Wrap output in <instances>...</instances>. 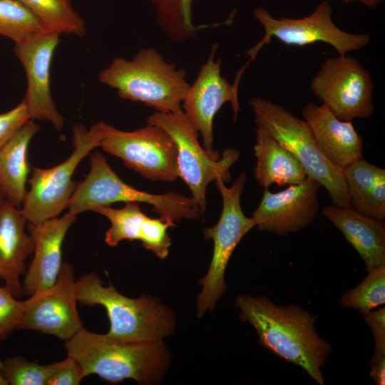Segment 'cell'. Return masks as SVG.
Returning a JSON list of instances; mask_svg holds the SVG:
<instances>
[{"label": "cell", "instance_id": "obj_13", "mask_svg": "<svg viewBox=\"0 0 385 385\" xmlns=\"http://www.w3.org/2000/svg\"><path fill=\"white\" fill-rule=\"evenodd\" d=\"M217 45L212 46L193 83L190 85L182 103V110L202 137V145L215 159L220 155L213 149V119L225 103H230L235 120L240 110L238 91L246 63L231 83L221 75V59H215Z\"/></svg>", "mask_w": 385, "mask_h": 385}, {"label": "cell", "instance_id": "obj_23", "mask_svg": "<svg viewBox=\"0 0 385 385\" xmlns=\"http://www.w3.org/2000/svg\"><path fill=\"white\" fill-rule=\"evenodd\" d=\"M39 129L38 124L29 120L0 150V187L6 200L18 207L27 192L29 146Z\"/></svg>", "mask_w": 385, "mask_h": 385}, {"label": "cell", "instance_id": "obj_5", "mask_svg": "<svg viewBox=\"0 0 385 385\" xmlns=\"http://www.w3.org/2000/svg\"><path fill=\"white\" fill-rule=\"evenodd\" d=\"M257 127L263 128L300 163L308 177L324 188L333 205L350 207L343 169L318 146L309 126L284 107L260 97L249 101Z\"/></svg>", "mask_w": 385, "mask_h": 385}, {"label": "cell", "instance_id": "obj_16", "mask_svg": "<svg viewBox=\"0 0 385 385\" xmlns=\"http://www.w3.org/2000/svg\"><path fill=\"white\" fill-rule=\"evenodd\" d=\"M321 187L307 176L302 182L277 192L265 188L252 216L257 230L284 236L307 227L319 210L317 195Z\"/></svg>", "mask_w": 385, "mask_h": 385}, {"label": "cell", "instance_id": "obj_35", "mask_svg": "<svg viewBox=\"0 0 385 385\" xmlns=\"http://www.w3.org/2000/svg\"><path fill=\"white\" fill-rule=\"evenodd\" d=\"M3 362L0 361V385H8L2 374Z\"/></svg>", "mask_w": 385, "mask_h": 385}, {"label": "cell", "instance_id": "obj_14", "mask_svg": "<svg viewBox=\"0 0 385 385\" xmlns=\"http://www.w3.org/2000/svg\"><path fill=\"white\" fill-rule=\"evenodd\" d=\"M74 269L63 263L54 284L26 299V307L18 330L38 331L66 342L83 326L77 310Z\"/></svg>", "mask_w": 385, "mask_h": 385}, {"label": "cell", "instance_id": "obj_27", "mask_svg": "<svg viewBox=\"0 0 385 385\" xmlns=\"http://www.w3.org/2000/svg\"><path fill=\"white\" fill-rule=\"evenodd\" d=\"M367 272L362 282L339 300L342 307L356 309L362 315L385 303V265Z\"/></svg>", "mask_w": 385, "mask_h": 385}, {"label": "cell", "instance_id": "obj_12", "mask_svg": "<svg viewBox=\"0 0 385 385\" xmlns=\"http://www.w3.org/2000/svg\"><path fill=\"white\" fill-rule=\"evenodd\" d=\"M374 83L370 73L354 57L339 55L324 61L311 81V90L339 119L372 115Z\"/></svg>", "mask_w": 385, "mask_h": 385}, {"label": "cell", "instance_id": "obj_25", "mask_svg": "<svg viewBox=\"0 0 385 385\" xmlns=\"http://www.w3.org/2000/svg\"><path fill=\"white\" fill-rule=\"evenodd\" d=\"M35 16L45 32L86 34V24L70 0H18Z\"/></svg>", "mask_w": 385, "mask_h": 385}, {"label": "cell", "instance_id": "obj_24", "mask_svg": "<svg viewBox=\"0 0 385 385\" xmlns=\"http://www.w3.org/2000/svg\"><path fill=\"white\" fill-rule=\"evenodd\" d=\"M350 207L367 216L385 218V169L359 158L343 169Z\"/></svg>", "mask_w": 385, "mask_h": 385}, {"label": "cell", "instance_id": "obj_9", "mask_svg": "<svg viewBox=\"0 0 385 385\" xmlns=\"http://www.w3.org/2000/svg\"><path fill=\"white\" fill-rule=\"evenodd\" d=\"M147 125L160 127L175 142L179 178L188 186L192 197L203 213L207 207V185L218 178L229 182L230 169L240 158V153L227 148L219 159H215L200 145L199 133L183 110L173 113L155 111L147 118Z\"/></svg>", "mask_w": 385, "mask_h": 385}, {"label": "cell", "instance_id": "obj_17", "mask_svg": "<svg viewBox=\"0 0 385 385\" xmlns=\"http://www.w3.org/2000/svg\"><path fill=\"white\" fill-rule=\"evenodd\" d=\"M76 216L66 213L41 223L28 225L34 243V257L22 282L24 294H38L56 282L62 266V245Z\"/></svg>", "mask_w": 385, "mask_h": 385}, {"label": "cell", "instance_id": "obj_32", "mask_svg": "<svg viewBox=\"0 0 385 385\" xmlns=\"http://www.w3.org/2000/svg\"><path fill=\"white\" fill-rule=\"evenodd\" d=\"M29 120L24 101L11 110L0 113V150Z\"/></svg>", "mask_w": 385, "mask_h": 385}, {"label": "cell", "instance_id": "obj_11", "mask_svg": "<svg viewBox=\"0 0 385 385\" xmlns=\"http://www.w3.org/2000/svg\"><path fill=\"white\" fill-rule=\"evenodd\" d=\"M100 147L150 181L169 183L179 178L176 145L160 127L124 131L105 123Z\"/></svg>", "mask_w": 385, "mask_h": 385}, {"label": "cell", "instance_id": "obj_8", "mask_svg": "<svg viewBox=\"0 0 385 385\" xmlns=\"http://www.w3.org/2000/svg\"><path fill=\"white\" fill-rule=\"evenodd\" d=\"M246 181L243 172L230 187L220 178L215 181L222 196V208L217 224L203 230L205 238L213 241V252L208 272L199 281L202 289L197 302V317L212 310L227 291L224 276L228 262L242 237L255 227L253 218L246 217L241 207Z\"/></svg>", "mask_w": 385, "mask_h": 385}, {"label": "cell", "instance_id": "obj_33", "mask_svg": "<svg viewBox=\"0 0 385 385\" xmlns=\"http://www.w3.org/2000/svg\"><path fill=\"white\" fill-rule=\"evenodd\" d=\"M84 378L83 370L78 361L71 356L67 357L59 362L47 385H78Z\"/></svg>", "mask_w": 385, "mask_h": 385}, {"label": "cell", "instance_id": "obj_36", "mask_svg": "<svg viewBox=\"0 0 385 385\" xmlns=\"http://www.w3.org/2000/svg\"><path fill=\"white\" fill-rule=\"evenodd\" d=\"M6 200L5 195L0 187V206L3 203V202Z\"/></svg>", "mask_w": 385, "mask_h": 385}, {"label": "cell", "instance_id": "obj_30", "mask_svg": "<svg viewBox=\"0 0 385 385\" xmlns=\"http://www.w3.org/2000/svg\"><path fill=\"white\" fill-rule=\"evenodd\" d=\"M365 322L373 333L375 347L369 365L370 376L376 385L385 384V307L363 315Z\"/></svg>", "mask_w": 385, "mask_h": 385}, {"label": "cell", "instance_id": "obj_26", "mask_svg": "<svg viewBox=\"0 0 385 385\" xmlns=\"http://www.w3.org/2000/svg\"><path fill=\"white\" fill-rule=\"evenodd\" d=\"M194 0H151L157 21L173 41L183 43L195 36L203 26L193 23Z\"/></svg>", "mask_w": 385, "mask_h": 385}, {"label": "cell", "instance_id": "obj_19", "mask_svg": "<svg viewBox=\"0 0 385 385\" xmlns=\"http://www.w3.org/2000/svg\"><path fill=\"white\" fill-rule=\"evenodd\" d=\"M302 115L323 154L344 169L362 157L363 140L351 121L339 119L324 104L307 103Z\"/></svg>", "mask_w": 385, "mask_h": 385}, {"label": "cell", "instance_id": "obj_21", "mask_svg": "<svg viewBox=\"0 0 385 385\" xmlns=\"http://www.w3.org/2000/svg\"><path fill=\"white\" fill-rule=\"evenodd\" d=\"M322 214L344 235L365 264V269L385 265V224L351 207L329 205Z\"/></svg>", "mask_w": 385, "mask_h": 385}, {"label": "cell", "instance_id": "obj_7", "mask_svg": "<svg viewBox=\"0 0 385 385\" xmlns=\"http://www.w3.org/2000/svg\"><path fill=\"white\" fill-rule=\"evenodd\" d=\"M104 123L100 121L88 130L82 124L74 125L70 156L53 168H34L22 202L21 211L27 222L36 225L58 217L68 208L77 185L72 180L73 173L84 158L100 147Z\"/></svg>", "mask_w": 385, "mask_h": 385}, {"label": "cell", "instance_id": "obj_4", "mask_svg": "<svg viewBox=\"0 0 385 385\" xmlns=\"http://www.w3.org/2000/svg\"><path fill=\"white\" fill-rule=\"evenodd\" d=\"M77 301L83 305H101L106 310L109 337L123 342L162 341L175 327L173 312L158 298L142 295L130 298L111 284L104 287L96 272L83 274L75 283Z\"/></svg>", "mask_w": 385, "mask_h": 385}, {"label": "cell", "instance_id": "obj_2", "mask_svg": "<svg viewBox=\"0 0 385 385\" xmlns=\"http://www.w3.org/2000/svg\"><path fill=\"white\" fill-rule=\"evenodd\" d=\"M64 346L67 356L81 366L84 377L96 374L111 383L132 379L139 384H156L169 364V353L163 340L123 342L83 327L65 342Z\"/></svg>", "mask_w": 385, "mask_h": 385}, {"label": "cell", "instance_id": "obj_3", "mask_svg": "<svg viewBox=\"0 0 385 385\" xmlns=\"http://www.w3.org/2000/svg\"><path fill=\"white\" fill-rule=\"evenodd\" d=\"M98 80L121 98L143 103L162 113L182 110L190 86L185 71L167 62L153 48L140 49L130 60L115 58L100 71Z\"/></svg>", "mask_w": 385, "mask_h": 385}, {"label": "cell", "instance_id": "obj_34", "mask_svg": "<svg viewBox=\"0 0 385 385\" xmlns=\"http://www.w3.org/2000/svg\"><path fill=\"white\" fill-rule=\"evenodd\" d=\"M341 1L343 3L359 1L371 8H375L383 1V0H341Z\"/></svg>", "mask_w": 385, "mask_h": 385}, {"label": "cell", "instance_id": "obj_1", "mask_svg": "<svg viewBox=\"0 0 385 385\" xmlns=\"http://www.w3.org/2000/svg\"><path fill=\"white\" fill-rule=\"evenodd\" d=\"M235 305L240 319L256 329L261 346L302 368L317 384H324L322 368L332 347L318 335L314 315L295 304L276 305L265 296L241 294Z\"/></svg>", "mask_w": 385, "mask_h": 385}, {"label": "cell", "instance_id": "obj_10", "mask_svg": "<svg viewBox=\"0 0 385 385\" xmlns=\"http://www.w3.org/2000/svg\"><path fill=\"white\" fill-rule=\"evenodd\" d=\"M253 15L263 26L265 35L247 51L250 57L247 64L255 61L258 52L269 44L273 37L285 44L299 46L326 43L339 55L360 50L371 40L368 34H351L339 29L332 20V8L327 0L319 4L310 15L301 19H277L261 7L255 9Z\"/></svg>", "mask_w": 385, "mask_h": 385}, {"label": "cell", "instance_id": "obj_15", "mask_svg": "<svg viewBox=\"0 0 385 385\" xmlns=\"http://www.w3.org/2000/svg\"><path fill=\"white\" fill-rule=\"evenodd\" d=\"M60 34L39 31L15 43L14 53L24 68L27 89L24 101L30 118L49 121L56 130L63 125L51 93V65Z\"/></svg>", "mask_w": 385, "mask_h": 385}, {"label": "cell", "instance_id": "obj_20", "mask_svg": "<svg viewBox=\"0 0 385 385\" xmlns=\"http://www.w3.org/2000/svg\"><path fill=\"white\" fill-rule=\"evenodd\" d=\"M26 220L21 210L5 200L0 206V277L16 297L24 294L20 277L26 269L25 262L34 252V243L26 232Z\"/></svg>", "mask_w": 385, "mask_h": 385}, {"label": "cell", "instance_id": "obj_29", "mask_svg": "<svg viewBox=\"0 0 385 385\" xmlns=\"http://www.w3.org/2000/svg\"><path fill=\"white\" fill-rule=\"evenodd\" d=\"M56 366V362L42 365L22 356H14L3 362L2 374L8 384L47 385Z\"/></svg>", "mask_w": 385, "mask_h": 385}, {"label": "cell", "instance_id": "obj_6", "mask_svg": "<svg viewBox=\"0 0 385 385\" xmlns=\"http://www.w3.org/2000/svg\"><path fill=\"white\" fill-rule=\"evenodd\" d=\"M91 169L84 180L77 183L71 197L68 213L76 216L86 211L111 206L117 202L148 204L160 217L175 225L183 219H193L197 212L192 197L177 192L152 194L126 184L112 170L99 151L90 154Z\"/></svg>", "mask_w": 385, "mask_h": 385}, {"label": "cell", "instance_id": "obj_22", "mask_svg": "<svg viewBox=\"0 0 385 385\" xmlns=\"http://www.w3.org/2000/svg\"><path fill=\"white\" fill-rule=\"evenodd\" d=\"M254 151L257 159L254 177L265 188L272 184H297L307 177L298 160L260 127L255 130Z\"/></svg>", "mask_w": 385, "mask_h": 385}, {"label": "cell", "instance_id": "obj_31", "mask_svg": "<svg viewBox=\"0 0 385 385\" xmlns=\"http://www.w3.org/2000/svg\"><path fill=\"white\" fill-rule=\"evenodd\" d=\"M26 307V300L19 301L6 287H0V340L17 329Z\"/></svg>", "mask_w": 385, "mask_h": 385}, {"label": "cell", "instance_id": "obj_18", "mask_svg": "<svg viewBox=\"0 0 385 385\" xmlns=\"http://www.w3.org/2000/svg\"><path fill=\"white\" fill-rule=\"evenodd\" d=\"M96 212L107 217L111 222L105 235L108 245L115 247L123 240H139L158 258L164 260L168 257L171 246L168 229L175 227L170 222L160 217H149L135 202H125L121 208L101 207Z\"/></svg>", "mask_w": 385, "mask_h": 385}, {"label": "cell", "instance_id": "obj_28", "mask_svg": "<svg viewBox=\"0 0 385 385\" xmlns=\"http://www.w3.org/2000/svg\"><path fill=\"white\" fill-rule=\"evenodd\" d=\"M39 31H43L40 24L22 3L18 0H0V36L17 43Z\"/></svg>", "mask_w": 385, "mask_h": 385}]
</instances>
